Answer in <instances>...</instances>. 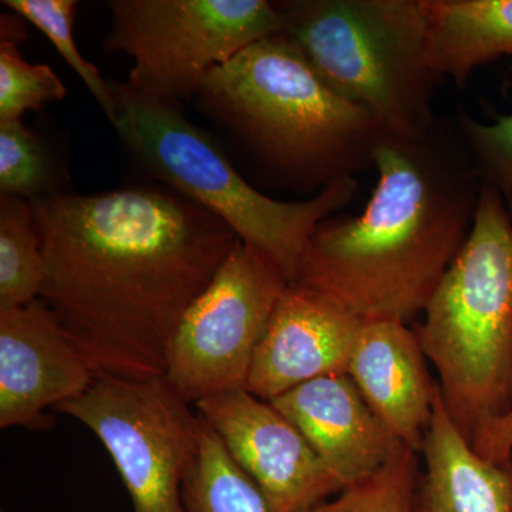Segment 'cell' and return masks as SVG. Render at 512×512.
<instances>
[{
	"label": "cell",
	"mask_w": 512,
	"mask_h": 512,
	"mask_svg": "<svg viewBox=\"0 0 512 512\" xmlns=\"http://www.w3.org/2000/svg\"><path fill=\"white\" fill-rule=\"evenodd\" d=\"M3 5L12 9L19 18L28 20L50 40L57 53L93 94L110 123H113L117 103L111 82L104 80L100 70L84 59L73 36L79 3L74 0H5Z\"/></svg>",
	"instance_id": "20"
},
{
	"label": "cell",
	"mask_w": 512,
	"mask_h": 512,
	"mask_svg": "<svg viewBox=\"0 0 512 512\" xmlns=\"http://www.w3.org/2000/svg\"><path fill=\"white\" fill-rule=\"evenodd\" d=\"M281 35L343 99L383 131L412 134L439 117L443 77L431 66L421 0H291L275 3Z\"/></svg>",
	"instance_id": "6"
},
{
	"label": "cell",
	"mask_w": 512,
	"mask_h": 512,
	"mask_svg": "<svg viewBox=\"0 0 512 512\" xmlns=\"http://www.w3.org/2000/svg\"><path fill=\"white\" fill-rule=\"evenodd\" d=\"M360 323L320 293L289 285L255 350L245 390L271 402L313 379L348 373Z\"/></svg>",
	"instance_id": "12"
},
{
	"label": "cell",
	"mask_w": 512,
	"mask_h": 512,
	"mask_svg": "<svg viewBox=\"0 0 512 512\" xmlns=\"http://www.w3.org/2000/svg\"><path fill=\"white\" fill-rule=\"evenodd\" d=\"M431 66L458 87L478 67L512 56V0H421Z\"/></svg>",
	"instance_id": "16"
},
{
	"label": "cell",
	"mask_w": 512,
	"mask_h": 512,
	"mask_svg": "<svg viewBox=\"0 0 512 512\" xmlns=\"http://www.w3.org/2000/svg\"><path fill=\"white\" fill-rule=\"evenodd\" d=\"M511 72H512V64H511Z\"/></svg>",
	"instance_id": "25"
},
{
	"label": "cell",
	"mask_w": 512,
	"mask_h": 512,
	"mask_svg": "<svg viewBox=\"0 0 512 512\" xmlns=\"http://www.w3.org/2000/svg\"><path fill=\"white\" fill-rule=\"evenodd\" d=\"M45 258L32 202L0 200V311L40 299Z\"/></svg>",
	"instance_id": "18"
},
{
	"label": "cell",
	"mask_w": 512,
	"mask_h": 512,
	"mask_svg": "<svg viewBox=\"0 0 512 512\" xmlns=\"http://www.w3.org/2000/svg\"><path fill=\"white\" fill-rule=\"evenodd\" d=\"M470 443L473 450L484 460L500 466L510 463L512 460V409L481 427Z\"/></svg>",
	"instance_id": "24"
},
{
	"label": "cell",
	"mask_w": 512,
	"mask_h": 512,
	"mask_svg": "<svg viewBox=\"0 0 512 512\" xmlns=\"http://www.w3.org/2000/svg\"><path fill=\"white\" fill-rule=\"evenodd\" d=\"M200 450L184 481L185 512H269L264 495L202 419Z\"/></svg>",
	"instance_id": "17"
},
{
	"label": "cell",
	"mask_w": 512,
	"mask_h": 512,
	"mask_svg": "<svg viewBox=\"0 0 512 512\" xmlns=\"http://www.w3.org/2000/svg\"><path fill=\"white\" fill-rule=\"evenodd\" d=\"M195 406L264 495L269 512H312L342 493L343 485L301 431L266 400L232 389Z\"/></svg>",
	"instance_id": "10"
},
{
	"label": "cell",
	"mask_w": 512,
	"mask_h": 512,
	"mask_svg": "<svg viewBox=\"0 0 512 512\" xmlns=\"http://www.w3.org/2000/svg\"><path fill=\"white\" fill-rule=\"evenodd\" d=\"M94 377L42 299L0 311V429L49 430L46 410L82 396Z\"/></svg>",
	"instance_id": "11"
},
{
	"label": "cell",
	"mask_w": 512,
	"mask_h": 512,
	"mask_svg": "<svg viewBox=\"0 0 512 512\" xmlns=\"http://www.w3.org/2000/svg\"><path fill=\"white\" fill-rule=\"evenodd\" d=\"M454 119L481 180L501 195L512 215V114L483 123L458 109Z\"/></svg>",
	"instance_id": "23"
},
{
	"label": "cell",
	"mask_w": 512,
	"mask_h": 512,
	"mask_svg": "<svg viewBox=\"0 0 512 512\" xmlns=\"http://www.w3.org/2000/svg\"><path fill=\"white\" fill-rule=\"evenodd\" d=\"M110 82L117 103L111 124L134 156L158 180L217 215L295 284L313 232L355 200L356 178L328 185L308 201L266 197L174 103L144 96L127 83Z\"/></svg>",
	"instance_id": "5"
},
{
	"label": "cell",
	"mask_w": 512,
	"mask_h": 512,
	"mask_svg": "<svg viewBox=\"0 0 512 512\" xmlns=\"http://www.w3.org/2000/svg\"><path fill=\"white\" fill-rule=\"evenodd\" d=\"M109 52L133 60L127 84L177 103L198 96L208 74L259 40L282 32L265 0H111Z\"/></svg>",
	"instance_id": "7"
},
{
	"label": "cell",
	"mask_w": 512,
	"mask_h": 512,
	"mask_svg": "<svg viewBox=\"0 0 512 512\" xmlns=\"http://www.w3.org/2000/svg\"><path fill=\"white\" fill-rule=\"evenodd\" d=\"M289 284L258 249L239 241L175 330L164 377L187 402L245 389L255 350Z\"/></svg>",
	"instance_id": "9"
},
{
	"label": "cell",
	"mask_w": 512,
	"mask_h": 512,
	"mask_svg": "<svg viewBox=\"0 0 512 512\" xmlns=\"http://www.w3.org/2000/svg\"><path fill=\"white\" fill-rule=\"evenodd\" d=\"M372 160L377 184L365 210L316 228L295 284L362 322L407 323L466 244L483 180L454 117L419 133L380 131Z\"/></svg>",
	"instance_id": "2"
},
{
	"label": "cell",
	"mask_w": 512,
	"mask_h": 512,
	"mask_svg": "<svg viewBox=\"0 0 512 512\" xmlns=\"http://www.w3.org/2000/svg\"><path fill=\"white\" fill-rule=\"evenodd\" d=\"M414 328L468 441L512 409V215L483 183L466 244Z\"/></svg>",
	"instance_id": "4"
},
{
	"label": "cell",
	"mask_w": 512,
	"mask_h": 512,
	"mask_svg": "<svg viewBox=\"0 0 512 512\" xmlns=\"http://www.w3.org/2000/svg\"><path fill=\"white\" fill-rule=\"evenodd\" d=\"M421 453L426 470L414 512H512V460L500 466L478 456L451 420L440 390Z\"/></svg>",
	"instance_id": "15"
},
{
	"label": "cell",
	"mask_w": 512,
	"mask_h": 512,
	"mask_svg": "<svg viewBox=\"0 0 512 512\" xmlns=\"http://www.w3.org/2000/svg\"><path fill=\"white\" fill-rule=\"evenodd\" d=\"M20 19L2 16L0 42V123L22 120L26 111L42 110L46 104L66 97L67 89L47 64L26 62L20 55Z\"/></svg>",
	"instance_id": "19"
},
{
	"label": "cell",
	"mask_w": 512,
	"mask_h": 512,
	"mask_svg": "<svg viewBox=\"0 0 512 512\" xmlns=\"http://www.w3.org/2000/svg\"><path fill=\"white\" fill-rule=\"evenodd\" d=\"M269 403L301 431L343 490L372 476L403 446L348 373L313 379Z\"/></svg>",
	"instance_id": "13"
},
{
	"label": "cell",
	"mask_w": 512,
	"mask_h": 512,
	"mask_svg": "<svg viewBox=\"0 0 512 512\" xmlns=\"http://www.w3.org/2000/svg\"><path fill=\"white\" fill-rule=\"evenodd\" d=\"M0 191L30 202L60 194L49 151L22 120L0 123Z\"/></svg>",
	"instance_id": "22"
},
{
	"label": "cell",
	"mask_w": 512,
	"mask_h": 512,
	"mask_svg": "<svg viewBox=\"0 0 512 512\" xmlns=\"http://www.w3.org/2000/svg\"><path fill=\"white\" fill-rule=\"evenodd\" d=\"M57 412L99 437L134 512H185L183 487L200 450L202 420L165 377L96 375Z\"/></svg>",
	"instance_id": "8"
},
{
	"label": "cell",
	"mask_w": 512,
	"mask_h": 512,
	"mask_svg": "<svg viewBox=\"0 0 512 512\" xmlns=\"http://www.w3.org/2000/svg\"><path fill=\"white\" fill-rule=\"evenodd\" d=\"M40 299L96 375L164 377L175 330L241 239L183 195L124 188L32 202Z\"/></svg>",
	"instance_id": "1"
},
{
	"label": "cell",
	"mask_w": 512,
	"mask_h": 512,
	"mask_svg": "<svg viewBox=\"0 0 512 512\" xmlns=\"http://www.w3.org/2000/svg\"><path fill=\"white\" fill-rule=\"evenodd\" d=\"M198 97L269 167L302 187L322 191L373 165L382 128L281 33L212 70Z\"/></svg>",
	"instance_id": "3"
},
{
	"label": "cell",
	"mask_w": 512,
	"mask_h": 512,
	"mask_svg": "<svg viewBox=\"0 0 512 512\" xmlns=\"http://www.w3.org/2000/svg\"><path fill=\"white\" fill-rule=\"evenodd\" d=\"M419 478V453L400 446L376 473L312 512H414Z\"/></svg>",
	"instance_id": "21"
},
{
	"label": "cell",
	"mask_w": 512,
	"mask_h": 512,
	"mask_svg": "<svg viewBox=\"0 0 512 512\" xmlns=\"http://www.w3.org/2000/svg\"><path fill=\"white\" fill-rule=\"evenodd\" d=\"M348 375L394 439L421 453L440 386L414 329L399 320L360 323Z\"/></svg>",
	"instance_id": "14"
}]
</instances>
